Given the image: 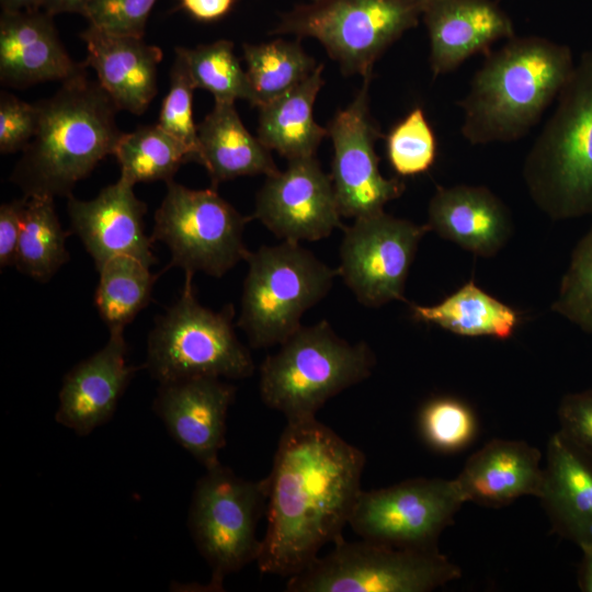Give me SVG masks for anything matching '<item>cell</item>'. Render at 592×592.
Returning a JSON list of instances; mask_svg holds the SVG:
<instances>
[{"instance_id": "6da1fadb", "label": "cell", "mask_w": 592, "mask_h": 592, "mask_svg": "<svg viewBox=\"0 0 592 592\" xmlns=\"http://www.w3.org/2000/svg\"><path fill=\"white\" fill-rule=\"evenodd\" d=\"M364 453L316 418L287 421L266 478L261 572L292 577L342 539L362 491Z\"/></svg>"}, {"instance_id": "7a4b0ae2", "label": "cell", "mask_w": 592, "mask_h": 592, "mask_svg": "<svg viewBox=\"0 0 592 592\" xmlns=\"http://www.w3.org/2000/svg\"><path fill=\"white\" fill-rule=\"evenodd\" d=\"M36 105V134L10 179L24 196L68 197L104 157L114 153L123 135L115 119L118 107L86 71L62 81Z\"/></svg>"}, {"instance_id": "3957f363", "label": "cell", "mask_w": 592, "mask_h": 592, "mask_svg": "<svg viewBox=\"0 0 592 592\" xmlns=\"http://www.w3.org/2000/svg\"><path fill=\"white\" fill-rule=\"evenodd\" d=\"M571 49L538 36L512 37L487 57L459 101L462 134L471 145L522 138L570 77Z\"/></svg>"}, {"instance_id": "277c9868", "label": "cell", "mask_w": 592, "mask_h": 592, "mask_svg": "<svg viewBox=\"0 0 592 592\" xmlns=\"http://www.w3.org/2000/svg\"><path fill=\"white\" fill-rule=\"evenodd\" d=\"M522 174L532 201L550 219L592 215V48L574 64Z\"/></svg>"}, {"instance_id": "5b68a950", "label": "cell", "mask_w": 592, "mask_h": 592, "mask_svg": "<svg viewBox=\"0 0 592 592\" xmlns=\"http://www.w3.org/2000/svg\"><path fill=\"white\" fill-rule=\"evenodd\" d=\"M374 366L366 342L350 343L320 320L301 326L264 358L260 397L287 421L312 419L330 398L368 378Z\"/></svg>"}, {"instance_id": "8992f818", "label": "cell", "mask_w": 592, "mask_h": 592, "mask_svg": "<svg viewBox=\"0 0 592 592\" xmlns=\"http://www.w3.org/2000/svg\"><path fill=\"white\" fill-rule=\"evenodd\" d=\"M246 261L237 326L254 349L280 345L294 334L339 275L299 242L285 240L250 251Z\"/></svg>"}, {"instance_id": "52a82bcc", "label": "cell", "mask_w": 592, "mask_h": 592, "mask_svg": "<svg viewBox=\"0 0 592 592\" xmlns=\"http://www.w3.org/2000/svg\"><path fill=\"white\" fill-rule=\"evenodd\" d=\"M192 277L185 273L180 297L156 319L147 340L145 367L159 384L202 376L250 377L255 366L235 332L234 306L219 311L204 307L195 297Z\"/></svg>"}, {"instance_id": "ba28073f", "label": "cell", "mask_w": 592, "mask_h": 592, "mask_svg": "<svg viewBox=\"0 0 592 592\" xmlns=\"http://www.w3.org/2000/svg\"><path fill=\"white\" fill-rule=\"evenodd\" d=\"M426 1H312L286 13L272 33L314 37L344 73L367 79L380 55L418 24Z\"/></svg>"}, {"instance_id": "9c48e42d", "label": "cell", "mask_w": 592, "mask_h": 592, "mask_svg": "<svg viewBox=\"0 0 592 592\" xmlns=\"http://www.w3.org/2000/svg\"><path fill=\"white\" fill-rule=\"evenodd\" d=\"M460 574V568L439 549H405L363 538H342L330 553L289 577L286 591L428 592Z\"/></svg>"}, {"instance_id": "30bf717a", "label": "cell", "mask_w": 592, "mask_h": 592, "mask_svg": "<svg viewBox=\"0 0 592 592\" xmlns=\"http://www.w3.org/2000/svg\"><path fill=\"white\" fill-rule=\"evenodd\" d=\"M266 502V478L248 480L220 463L197 480L187 525L212 570L213 590L221 588L229 573L257 561L261 547L257 525L265 515Z\"/></svg>"}, {"instance_id": "8fae6325", "label": "cell", "mask_w": 592, "mask_h": 592, "mask_svg": "<svg viewBox=\"0 0 592 592\" xmlns=\"http://www.w3.org/2000/svg\"><path fill=\"white\" fill-rule=\"evenodd\" d=\"M249 220L215 187L193 190L171 180L156 210L150 237L168 247L169 267L219 278L250 253L243 241Z\"/></svg>"}, {"instance_id": "7c38bea8", "label": "cell", "mask_w": 592, "mask_h": 592, "mask_svg": "<svg viewBox=\"0 0 592 592\" xmlns=\"http://www.w3.org/2000/svg\"><path fill=\"white\" fill-rule=\"evenodd\" d=\"M455 480L413 478L361 491L349 525L363 539L414 550H436L442 532L464 503Z\"/></svg>"}, {"instance_id": "4fadbf2b", "label": "cell", "mask_w": 592, "mask_h": 592, "mask_svg": "<svg viewBox=\"0 0 592 592\" xmlns=\"http://www.w3.org/2000/svg\"><path fill=\"white\" fill-rule=\"evenodd\" d=\"M342 229L338 272L357 301L376 308L405 300L406 281L428 225L383 210Z\"/></svg>"}, {"instance_id": "5bb4252c", "label": "cell", "mask_w": 592, "mask_h": 592, "mask_svg": "<svg viewBox=\"0 0 592 592\" xmlns=\"http://www.w3.org/2000/svg\"><path fill=\"white\" fill-rule=\"evenodd\" d=\"M355 99L338 111L327 130L333 145L331 181L342 217L361 218L384 210L405 191L399 179H387L379 171L375 143L382 136L368 107V83Z\"/></svg>"}, {"instance_id": "9a60e30c", "label": "cell", "mask_w": 592, "mask_h": 592, "mask_svg": "<svg viewBox=\"0 0 592 592\" xmlns=\"http://www.w3.org/2000/svg\"><path fill=\"white\" fill-rule=\"evenodd\" d=\"M252 217L292 242L317 241L343 228L330 174L315 157L288 160L285 170L266 175Z\"/></svg>"}, {"instance_id": "2e32d148", "label": "cell", "mask_w": 592, "mask_h": 592, "mask_svg": "<svg viewBox=\"0 0 592 592\" xmlns=\"http://www.w3.org/2000/svg\"><path fill=\"white\" fill-rule=\"evenodd\" d=\"M235 396L221 378L190 377L159 384L152 408L172 439L207 469L220 463Z\"/></svg>"}, {"instance_id": "e0dca14e", "label": "cell", "mask_w": 592, "mask_h": 592, "mask_svg": "<svg viewBox=\"0 0 592 592\" xmlns=\"http://www.w3.org/2000/svg\"><path fill=\"white\" fill-rule=\"evenodd\" d=\"M133 187L118 178L92 200L67 197L71 231L80 238L98 270L117 255L134 257L149 266L157 263L153 241L145 232L147 205Z\"/></svg>"}, {"instance_id": "ac0fdd59", "label": "cell", "mask_w": 592, "mask_h": 592, "mask_svg": "<svg viewBox=\"0 0 592 592\" xmlns=\"http://www.w3.org/2000/svg\"><path fill=\"white\" fill-rule=\"evenodd\" d=\"M126 356L124 331H110L106 344L64 377L56 421L79 436L106 423L137 371Z\"/></svg>"}, {"instance_id": "d6986e66", "label": "cell", "mask_w": 592, "mask_h": 592, "mask_svg": "<svg viewBox=\"0 0 592 592\" xmlns=\"http://www.w3.org/2000/svg\"><path fill=\"white\" fill-rule=\"evenodd\" d=\"M86 71L71 59L44 10L1 12L0 81L26 88L45 81H65Z\"/></svg>"}, {"instance_id": "ffe728a7", "label": "cell", "mask_w": 592, "mask_h": 592, "mask_svg": "<svg viewBox=\"0 0 592 592\" xmlns=\"http://www.w3.org/2000/svg\"><path fill=\"white\" fill-rule=\"evenodd\" d=\"M434 76L456 69L501 38L514 37L511 19L491 0H428L422 13Z\"/></svg>"}, {"instance_id": "44dd1931", "label": "cell", "mask_w": 592, "mask_h": 592, "mask_svg": "<svg viewBox=\"0 0 592 592\" xmlns=\"http://www.w3.org/2000/svg\"><path fill=\"white\" fill-rule=\"evenodd\" d=\"M426 225L430 231L482 258L498 254L513 232L509 208L480 185L439 186L428 205Z\"/></svg>"}, {"instance_id": "7402d4cb", "label": "cell", "mask_w": 592, "mask_h": 592, "mask_svg": "<svg viewBox=\"0 0 592 592\" xmlns=\"http://www.w3.org/2000/svg\"><path fill=\"white\" fill-rule=\"evenodd\" d=\"M87 64L118 110L144 113L157 94L158 65L162 50L144 37L117 35L92 25L81 33Z\"/></svg>"}, {"instance_id": "603a6c76", "label": "cell", "mask_w": 592, "mask_h": 592, "mask_svg": "<svg viewBox=\"0 0 592 592\" xmlns=\"http://www.w3.org/2000/svg\"><path fill=\"white\" fill-rule=\"evenodd\" d=\"M540 452L524 441L494 439L475 452L454 479L465 502L506 505L539 496L544 468Z\"/></svg>"}, {"instance_id": "cb8c5ba5", "label": "cell", "mask_w": 592, "mask_h": 592, "mask_svg": "<svg viewBox=\"0 0 592 592\" xmlns=\"http://www.w3.org/2000/svg\"><path fill=\"white\" fill-rule=\"evenodd\" d=\"M538 499L555 533L578 546L592 542V456L560 431L547 444Z\"/></svg>"}, {"instance_id": "d4e9b609", "label": "cell", "mask_w": 592, "mask_h": 592, "mask_svg": "<svg viewBox=\"0 0 592 592\" xmlns=\"http://www.w3.org/2000/svg\"><path fill=\"white\" fill-rule=\"evenodd\" d=\"M200 164L207 170L213 187L239 177L278 171L267 149L241 122L235 103L215 102L197 125Z\"/></svg>"}, {"instance_id": "484cf974", "label": "cell", "mask_w": 592, "mask_h": 592, "mask_svg": "<svg viewBox=\"0 0 592 592\" xmlns=\"http://www.w3.org/2000/svg\"><path fill=\"white\" fill-rule=\"evenodd\" d=\"M323 65L285 94L259 106V140L287 160L315 157L328 130L314 117V104L323 86Z\"/></svg>"}, {"instance_id": "4316f807", "label": "cell", "mask_w": 592, "mask_h": 592, "mask_svg": "<svg viewBox=\"0 0 592 592\" xmlns=\"http://www.w3.org/2000/svg\"><path fill=\"white\" fill-rule=\"evenodd\" d=\"M410 308L415 320L463 337L505 340L520 322V315L512 307L486 293L474 280L437 304H412Z\"/></svg>"}, {"instance_id": "83f0119b", "label": "cell", "mask_w": 592, "mask_h": 592, "mask_svg": "<svg viewBox=\"0 0 592 592\" xmlns=\"http://www.w3.org/2000/svg\"><path fill=\"white\" fill-rule=\"evenodd\" d=\"M24 221L14 266L38 282H48L69 261L64 231L54 198L25 196Z\"/></svg>"}, {"instance_id": "f1b7e54d", "label": "cell", "mask_w": 592, "mask_h": 592, "mask_svg": "<svg viewBox=\"0 0 592 592\" xmlns=\"http://www.w3.org/2000/svg\"><path fill=\"white\" fill-rule=\"evenodd\" d=\"M150 267L134 257L117 255L98 270L94 303L110 331H124L149 304L157 278Z\"/></svg>"}, {"instance_id": "f546056e", "label": "cell", "mask_w": 592, "mask_h": 592, "mask_svg": "<svg viewBox=\"0 0 592 592\" xmlns=\"http://www.w3.org/2000/svg\"><path fill=\"white\" fill-rule=\"evenodd\" d=\"M243 59L254 95V106L258 107L298 86L318 66L299 41L275 39L257 45L244 44Z\"/></svg>"}, {"instance_id": "4dcf8cb0", "label": "cell", "mask_w": 592, "mask_h": 592, "mask_svg": "<svg viewBox=\"0 0 592 592\" xmlns=\"http://www.w3.org/2000/svg\"><path fill=\"white\" fill-rule=\"evenodd\" d=\"M113 155L119 164V179L132 185L169 182L181 164L192 161L187 149L158 124L123 133Z\"/></svg>"}, {"instance_id": "1f68e13d", "label": "cell", "mask_w": 592, "mask_h": 592, "mask_svg": "<svg viewBox=\"0 0 592 592\" xmlns=\"http://www.w3.org/2000/svg\"><path fill=\"white\" fill-rule=\"evenodd\" d=\"M195 89L210 92L215 102L235 103L241 99L254 105L246 70L234 53V44L219 39L194 48L177 47Z\"/></svg>"}, {"instance_id": "d6a6232c", "label": "cell", "mask_w": 592, "mask_h": 592, "mask_svg": "<svg viewBox=\"0 0 592 592\" xmlns=\"http://www.w3.org/2000/svg\"><path fill=\"white\" fill-rule=\"evenodd\" d=\"M551 310L592 333V227L571 252Z\"/></svg>"}, {"instance_id": "836d02e7", "label": "cell", "mask_w": 592, "mask_h": 592, "mask_svg": "<svg viewBox=\"0 0 592 592\" xmlns=\"http://www.w3.org/2000/svg\"><path fill=\"white\" fill-rule=\"evenodd\" d=\"M418 424L425 443L443 453L465 448L477 431L473 410L465 402L447 396L425 402L419 412Z\"/></svg>"}, {"instance_id": "e575fe53", "label": "cell", "mask_w": 592, "mask_h": 592, "mask_svg": "<svg viewBox=\"0 0 592 592\" xmlns=\"http://www.w3.org/2000/svg\"><path fill=\"white\" fill-rule=\"evenodd\" d=\"M387 157L402 177L426 172L436 158L435 135L421 107L413 109L386 138Z\"/></svg>"}, {"instance_id": "d590c367", "label": "cell", "mask_w": 592, "mask_h": 592, "mask_svg": "<svg viewBox=\"0 0 592 592\" xmlns=\"http://www.w3.org/2000/svg\"><path fill=\"white\" fill-rule=\"evenodd\" d=\"M194 90L184 60L175 50L170 86L161 105L158 125L187 149L192 161L200 163L197 125L192 109Z\"/></svg>"}, {"instance_id": "8d00e7d4", "label": "cell", "mask_w": 592, "mask_h": 592, "mask_svg": "<svg viewBox=\"0 0 592 592\" xmlns=\"http://www.w3.org/2000/svg\"><path fill=\"white\" fill-rule=\"evenodd\" d=\"M157 0H89L84 14L90 25L107 33L144 37Z\"/></svg>"}, {"instance_id": "74e56055", "label": "cell", "mask_w": 592, "mask_h": 592, "mask_svg": "<svg viewBox=\"0 0 592 592\" xmlns=\"http://www.w3.org/2000/svg\"><path fill=\"white\" fill-rule=\"evenodd\" d=\"M38 109L7 92L0 94V152L23 151L36 134Z\"/></svg>"}, {"instance_id": "f35d334b", "label": "cell", "mask_w": 592, "mask_h": 592, "mask_svg": "<svg viewBox=\"0 0 592 592\" xmlns=\"http://www.w3.org/2000/svg\"><path fill=\"white\" fill-rule=\"evenodd\" d=\"M560 432L592 456V390L565 395L558 407Z\"/></svg>"}, {"instance_id": "ab89813d", "label": "cell", "mask_w": 592, "mask_h": 592, "mask_svg": "<svg viewBox=\"0 0 592 592\" xmlns=\"http://www.w3.org/2000/svg\"><path fill=\"white\" fill-rule=\"evenodd\" d=\"M26 198L13 200L0 206V266L14 265L21 237Z\"/></svg>"}, {"instance_id": "60d3db41", "label": "cell", "mask_w": 592, "mask_h": 592, "mask_svg": "<svg viewBox=\"0 0 592 592\" xmlns=\"http://www.w3.org/2000/svg\"><path fill=\"white\" fill-rule=\"evenodd\" d=\"M235 0H180L181 7L195 20L214 22L225 16Z\"/></svg>"}, {"instance_id": "b9f144b4", "label": "cell", "mask_w": 592, "mask_h": 592, "mask_svg": "<svg viewBox=\"0 0 592 592\" xmlns=\"http://www.w3.org/2000/svg\"><path fill=\"white\" fill-rule=\"evenodd\" d=\"M579 547L582 558L578 568V585L583 592H592V542Z\"/></svg>"}, {"instance_id": "7bdbcfd3", "label": "cell", "mask_w": 592, "mask_h": 592, "mask_svg": "<svg viewBox=\"0 0 592 592\" xmlns=\"http://www.w3.org/2000/svg\"><path fill=\"white\" fill-rule=\"evenodd\" d=\"M89 0H43L42 10L50 15L59 13L84 14Z\"/></svg>"}, {"instance_id": "ee69618b", "label": "cell", "mask_w": 592, "mask_h": 592, "mask_svg": "<svg viewBox=\"0 0 592 592\" xmlns=\"http://www.w3.org/2000/svg\"><path fill=\"white\" fill-rule=\"evenodd\" d=\"M43 0H0L4 12L33 11L42 9Z\"/></svg>"}, {"instance_id": "f6af8a7d", "label": "cell", "mask_w": 592, "mask_h": 592, "mask_svg": "<svg viewBox=\"0 0 592 592\" xmlns=\"http://www.w3.org/2000/svg\"><path fill=\"white\" fill-rule=\"evenodd\" d=\"M312 1H318V0H312Z\"/></svg>"}]
</instances>
